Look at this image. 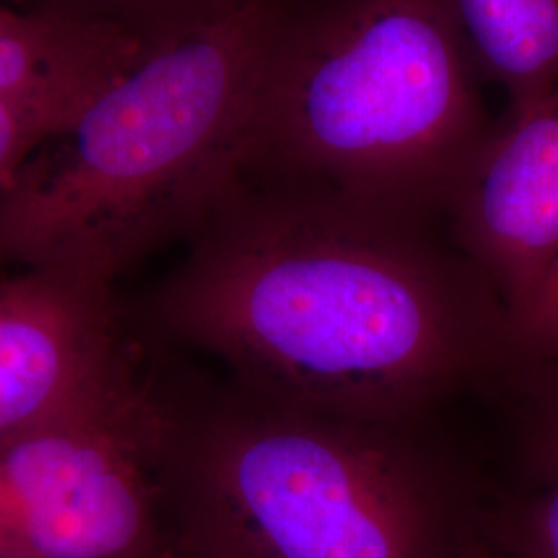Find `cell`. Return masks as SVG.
Returning a JSON list of instances; mask_svg holds the SVG:
<instances>
[{
  "label": "cell",
  "mask_w": 558,
  "mask_h": 558,
  "mask_svg": "<svg viewBox=\"0 0 558 558\" xmlns=\"http://www.w3.org/2000/svg\"><path fill=\"white\" fill-rule=\"evenodd\" d=\"M519 375L558 360V255L539 279L538 288L509 319Z\"/></svg>",
  "instance_id": "12"
},
{
  "label": "cell",
  "mask_w": 558,
  "mask_h": 558,
  "mask_svg": "<svg viewBox=\"0 0 558 558\" xmlns=\"http://www.w3.org/2000/svg\"><path fill=\"white\" fill-rule=\"evenodd\" d=\"M186 244L141 320L257 396L418 426L518 379L507 306L442 214L244 179Z\"/></svg>",
  "instance_id": "1"
},
{
  "label": "cell",
  "mask_w": 558,
  "mask_h": 558,
  "mask_svg": "<svg viewBox=\"0 0 558 558\" xmlns=\"http://www.w3.org/2000/svg\"><path fill=\"white\" fill-rule=\"evenodd\" d=\"M480 81L499 85L509 108L558 85V0H437Z\"/></svg>",
  "instance_id": "9"
},
{
  "label": "cell",
  "mask_w": 558,
  "mask_h": 558,
  "mask_svg": "<svg viewBox=\"0 0 558 558\" xmlns=\"http://www.w3.org/2000/svg\"><path fill=\"white\" fill-rule=\"evenodd\" d=\"M437 0H294L267 57L246 179L442 214L493 124Z\"/></svg>",
  "instance_id": "4"
},
{
  "label": "cell",
  "mask_w": 558,
  "mask_h": 558,
  "mask_svg": "<svg viewBox=\"0 0 558 558\" xmlns=\"http://www.w3.org/2000/svg\"><path fill=\"white\" fill-rule=\"evenodd\" d=\"M442 218L511 319L558 255V85L490 129Z\"/></svg>",
  "instance_id": "7"
},
{
  "label": "cell",
  "mask_w": 558,
  "mask_h": 558,
  "mask_svg": "<svg viewBox=\"0 0 558 558\" xmlns=\"http://www.w3.org/2000/svg\"><path fill=\"white\" fill-rule=\"evenodd\" d=\"M246 0H15L17 7L124 32L147 48L177 40L236 11Z\"/></svg>",
  "instance_id": "10"
},
{
  "label": "cell",
  "mask_w": 558,
  "mask_h": 558,
  "mask_svg": "<svg viewBox=\"0 0 558 558\" xmlns=\"http://www.w3.org/2000/svg\"><path fill=\"white\" fill-rule=\"evenodd\" d=\"M137 368L114 283L66 267L0 276V439Z\"/></svg>",
  "instance_id": "6"
},
{
  "label": "cell",
  "mask_w": 558,
  "mask_h": 558,
  "mask_svg": "<svg viewBox=\"0 0 558 558\" xmlns=\"http://www.w3.org/2000/svg\"><path fill=\"white\" fill-rule=\"evenodd\" d=\"M174 387L126 379L0 439V557L177 558Z\"/></svg>",
  "instance_id": "5"
},
{
  "label": "cell",
  "mask_w": 558,
  "mask_h": 558,
  "mask_svg": "<svg viewBox=\"0 0 558 558\" xmlns=\"http://www.w3.org/2000/svg\"><path fill=\"white\" fill-rule=\"evenodd\" d=\"M177 558H218L205 550H201L197 546H191L186 542L177 538Z\"/></svg>",
  "instance_id": "16"
},
{
  "label": "cell",
  "mask_w": 558,
  "mask_h": 558,
  "mask_svg": "<svg viewBox=\"0 0 558 558\" xmlns=\"http://www.w3.org/2000/svg\"><path fill=\"white\" fill-rule=\"evenodd\" d=\"M177 538L218 558H458L468 482L418 426L308 412L236 383L174 387Z\"/></svg>",
  "instance_id": "3"
},
{
  "label": "cell",
  "mask_w": 558,
  "mask_h": 558,
  "mask_svg": "<svg viewBox=\"0 0 558 558\" xmlns=\"http://www.w3.org/2000/svg\"><path fill=\"white\" fill-rule=\"evenodd\" d=\"M52 129L34 114L0 101V193Z\"/></svg>",
  "instance_id": "14"
},
{
  "label": "cell",
  "mask_w": 558,
  "mask_h": 558,
  "mask_svg": "<svg viewBox=\"0 0 558 558\" xmlns=\"http://www.w3.org/2000/svg\"><path fill=\"white\" fill-rule=\"evenodd\" d=\"M0 558H11V557H0Z\"/></svg>",
  "instance_id": "17"
},
{
  "label": "cell",
  "mask_w": 558,
  "mask_h": 558,
  "mask_svg": "<svg viewBox=\"0 0 558 558\" xmlns=\"http://www.w3.org/2000/svg\"><path fill=\"white\" fill-rule=\"evenodd\" d=\"M145 52L143 41L119 29L0 2V101L52 133Z\"/></svg>",
  "instance_id": "8"
},
{
  "label": "cell",
  "mask_w": 558,
  "mask_h": 558,
  "mask_svg": "<svg viewBox=\"0 0 558 558\" xmlns=\"http://www.w3.org/2000/svg\"><path fill=\"white\" fill-rule=\"evenodd\" d=\"M539 472L536 495L482 513V536L505 558H558V463Z\"/></svg>",
  "instance_id": "11"
},
{
  "label": "cell",
  "mask_w": 558,
  "mask_h": 558,
  "mask_svg": "<svg viewBox=\"0 0 558 558\" xmlns=\"http://www.w3.org/2000/svg\"><path fill=\"white\" fill-rule=\"evenodd\" d=\"M513 387L530 399L539 468L558 463V360L523 371Z\"/></svg>",
  "instance_id": "13"
},
{
  "label": "cell",
  "mask_w": 558,
  "mask_h": 558,
  "mask_svg": "<svg viewBox=\"0 0 558 558\" xmlns=\"http://www.w3.org/2000/svg\"><path fill=\"white\" fill-rule=\"evenodd\" d=\"M458 558H505L500 555L497 548H493L482 532H476L472 538L468 539L461 550H459Z\"/></svg>",
  "instance_id": "15"
},
{
  "label": "cell",
  "mask_w": 558,
  "mask_h": 558,
  "mask_svg": "<svg viewBox=\"0 0 558 558\" xmlns=\"http://www.w3.org/2000/svg\"><path fill=\"white\" fill-rule=\"evenodd\" d=\"M294 0H246L147 48L0 193V276L66 267L117 286L246 179L260 80Z\"/></svg>",
  "instance_id": "2"
}]
</instances>
